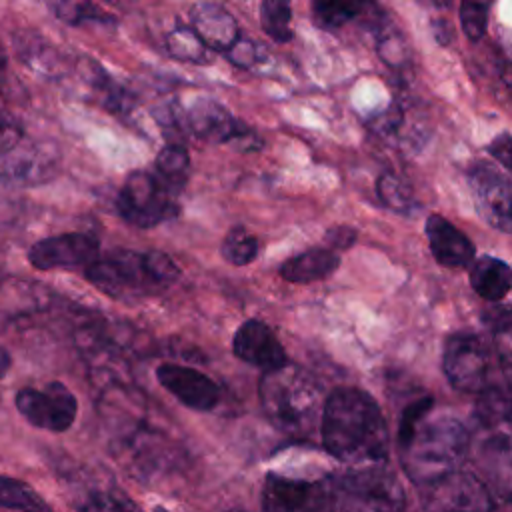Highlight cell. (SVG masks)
<instances>
[{
    "mask_svg": "<svg viewBox=\"0 0 512 512\" xmlns=\"http://www.w3.org/2000/svg\"><path fill=\"white\" fill-rule=\"evenodd\" d=\"M320 434L324 448L352 466L382 464L388 450L384 416L362 390L340 388L332 392L322 410Z\"/></svg>",
    "mask_w": 512,
    "mask_h": 512,
    "instance_id": "cell-1",
    "label": "cell"
},
{
    "mask_svg": "<svg viewBox=\"0 0 512 512\" xmlns=\"http://www.w3.org/2000/svg\"><path fill=\"white\" fill-rule=\"evenodd\" d=\"M400 460L412 482L438 484L458 472L470 452V432L456 418H420L398 432Z\"/></svg>",
    "mask_w": 512,
    "mask_h": 512,
    "instance_id": "cell-2",
    "label": "cell"
},
{
    "mask_svg": "<svg viewBox=\"0 0 512 512\" xmlns=\"http://www.w3.org/2000/svg\"><path fill=\"white\" fill-rule=\"evenodd\" d=\"M88 282L116 300H138L168 290L180 276V268L162 250H112L98 256L86 270Z\"/></svg>",
    "mask_w": 512,
    "mask_h": 512,
    "instance_id": "cell-3",
    "label": "cell"
},
{
    "mask_svg": "<svg viewBox=\"0 0 512 512\" xmlns=\"http://www.w3.org/2000/svg\"><path fill=\"white\" fill-rule=\"evenodd\" d=\"M470 448L492 492L512 500V386L488 388L474 408Z\"/></svg>",
    "mask_w": 512,
    "mask_h": 512,
    "instance_id": "cell-4",
    "label": "cell"
},
{
    "mask_svg": "<svg viewBox=\"0 0 512 512\" xmlns=\"http://www.w3.org/2000/svg\"><path fill=\"white\" fill-rule=\"evenodd\" d=\"M258 396L266 418L288 436H308L322 420V392L318 382L300 366L286 362L264 372Z\"/></svg>",
    "mask_w": 512,
    "mask_h": 512,
    "instance_id": "cell-5",
    "label": "cell"
},
{
    "mask_svg": "<svg viewBox=\"0 0 512 512\" xmlns=\"http://www.w3.org/2000/svg\"><path fill=\"white\" fill-rule=\"evenodd\" d=\"M176 194L156 172L134 170L126 176L116 196L118 214L132 226L152 228L178 214Z\"/></svg>",
    "mask_w": 512,
    "mask_h": 512,
    "instance_id": "cell-6",
    "label": "cell"
},
{
    "mask_svg": "<svg viewBox=\"0 0 512 512\" xmlns=\"http://www.w3.org/2000/svg\"><path fill=\"white\" fill-rule=\"evenodd\" d=\"M404 490L398 478L380 464L360 466L342 486L340 512H402Z\"/></svg>",
    "mask_w": 512,
    "mask_h": 512,
    "instance_id": "cell-7",
    "label": "cell"
},
{
    "mask_svg": "<svg viewBox=\"0 0 512 512\" xmlns=\"http://www.w3.org/2000/svg\"><path fill=\"white\" fill-rule=\"evenodd\" d=\"M338 492L330 480H300L268 474L262 512H336Z\"/></svg>",
    "mask_w": 512,
    "mask_h": 512,
    "instance_id": "cell-8",
    "label": "cell"
},
{
    "mask_svg": "<svg viewBox=\"0 0 512 512\" xmlns=\"http://www.w3.org/2000/svg\"><path fill=\"white\" fill-rule=\"evenodd\" d=\"M444 374L456 390L482 394L490 388V350L476 334H452L444 346Z\"/></svg>",
    "mask_w": 512,
    "mask_h": 512,
    "instance_id": "cell-9",
    "label": "cell"
},
{
    "mask_svg": "<svg viewBox=\"0 0 512 512\" xmlns=\"http://www.w3.org/2000/svg\"><path fill=\"white\" fill-rule=\"evenodd\" d=\"M60 154L54 144L20 138L0 152V182L10 186H38L58 172Z\"/></svg>",
    "mask_w": 512,
    "mask_h": 512,
    "instance_id": "cell-10",
    "label": "cell"
},
{
    "mask_svg": "<svg viewBox=\"0 0 512 512\" xmlns=\"http://www.w3.org/2000/svg\"><path fill=\"white\" fill-rule=\"evenodd\" d=\"M14 402L32 426L48 432L68 430L78 414L76 396L60 382H50L44 388H20Z\"/></svg>",
    "mask_w": 512,
    "mask_h": 512,
    "instance_id": "cell-11",
    "label": "cell"
},
{
    "mask_svg": "<svg viewBox=\"0 0 512 512\" xmlns=\"http://www.w3.org/2000/svg\"><path fill=\"white\" fill-rule=\"evenodd\" d=\"M100 256V242L86 232H68L38 240L28 250V260L38 270L88 268Z\"/></svg>",
    "mask_w": 512,
    "mask_h": 512,
    "instance_id": "cell-12",
    "label": "cell"
},
{
    "mask_svg": "<svg viewBox=\"0 0 512 512\" xmlns=\"http://www.w3.org/2000/svg\"><path fill=\"white\" fill-rule=\"evenodd\" d=\"M470 188L480 216L490 226L512 234V180L480 164L470 172Z\"/></svg>",
    "mask_w": 512,
    "mask_h": 512,
    "instance_id": "cell-13",
    "label": "cell"
},
{
    "mask_svg": "<svg viewBox=\"0 0 512 512\" xmlns=\"http://www.w3.org/2000/svg\"><path fill=\"white\" fill-rule=\"evenodd\" d=\"M156 378L162 388H166L178 402L192 410L208 412L220 400L218 384L196 368L180 364H160L156 368Z\"/></svg>",
    "mask_w": 512,
    "mask_h": 512,
    "instance_id": "cell-14",
    "label": "cell"
},
{
    "mask_svg": "<svg viewBox=\"0 0 512 512\" xmlns=\"http://www.w3.org/2000/svg\"><path fill=\"white\" fill-rule=\"evenodd\" d=\"M184 126L194 138L212 144H234L248 128L238 118H234L228 108L206 96L194 100L188 106L184 112Z\"/></svg>",
    "mask_w": 512,
    "mask_h": 512,
    "instance_id": "cell-15",
    "label": "cell"
},
{
    "mask_svg": "<svg viewBox=\"0 0 512 512\" xmlns=\"http://www.w3.org/2000/svg\"><path fill=\"white\" fill-rule=\"evenodd\" d=\"M232 350L242 360L264 372L280 368L288 362L284 346L274 330L262 320H246L232 338Z\"/></svg>",
    "mask_w": 512,
    "mask_h": 512,
    "instance_id": "cell-16",
    "label": "cell"
},
{
    "mask_svg": "<svg viewBox=\"0 0 512 512\" xmlns=\"http://www.w3.org/2000/svg\"><path fill=\"white\" fill-rule=\"evenodd\" d=\"M190 28L212 52H226L238 40L234 16L216 2H198L190 8Z\"/></svg>",
    "mask_w": 512,
    "mask_h": 512,
    "instance_id": "cell-17",
    "label": "cell"
},
{
    "mask_svg": "<svg viewBox=\"0 0 512 512\" xmlns=\"http://www.w3.org/2000/svg\"><path fill=\"white\" fill-rule=\"evenodd\" d=\"M426 236L430 252L438 264L448 268H460L472 262L474 246L472 242L446 218L432 214L426 220Z\"/></svg>",
    "mask_w": 512,
    "mask_h": 512,
    "instance_id": "cell-18",
    "label": "cell"
},
{
    "mask_svg": "<svg viewBox=\"0 0 512 512\" xmlns=\"http://www.w3.org/2000/svg\"><path fill=\"white\" fill-rule=\"evenodd\" d=\"M438 502L442 504L440 512H490L492 494L490 490L472 474L454 472L448 478L440 480Z\"/></svg>",
    "mask_w": 512,
    "mask_h": 512,
    "instance_id": "cell-19",
    "label": "cell"
},
{
    "mask_svg": "<svg viewBox=\"0 0 512 512\" xmlns=\"http://www.w3.org/2000/svg\"><path fill=\"white\" fill-rule=\"evenodd\" d=\"M340 264V258L330 248H312L288 258L280 266V276L294 284H308L330 276Z\"/></svg>",
    "mask_w": 512,
    "mask_h": 512,
    "instance_id": "cell-20",
    "label": "cell"
},
{
    "mask_svg": "<svg viewBox=\"0 0 512 512\" xmlns=\"http://www.w3.org/2000/svg\"><path fill=\"white\" fill-rule=\"evenodd\" d=\"M474 292L486 300H500L512 288V268L494 256H480L470 268Z\"/></svg>",
    "mask_w": 512,
    "mask_h": 512,
    "instance_id": "cell-21",
    "label": "cell"
},
{
    "mask_svg": "<svg viewBox=\"0 0 512 512\" xmlns=\"http://www.w3.org/2000/svg\"><path fill=\"white\" fill-rule=\"evenodd\" d=\"M156 176L178 196L186 186L190 172V156L182 142H168L156 156Z\"/></svg>",
    "mask_w": 512,
    "mask_h": 512,
    "instance_id": "cell-22",
    "label": "cell"
},
{
    "mask_svg": "<svg viewBox=\"0 0 512 512\" xmlns=\"http://www.w3.org/2000/svg\"><path fill=\"white\" fill-rule=\"evenodd\" d=\"M0 506L16 512H52L48 502L26 482L0 474Z\"/></svg>",
    "mask_w": 512,
    "mask_h": 512,
    "instance_id": "cell-23",
    "label": "cell"
},
{
    "mask_svg": "<svg viewBox=\"0 0 512 512\" xmlns=\"http://www.w3.org/2000/svg\"><path fill=\"white\" fill-rule=\"evenodd\" d=\"M486 322L494 336V350L502 374L506 376L508 386H512V308L490 310Z\"/></svg>",
    "mask_w": 512,
    "mask_h": 512,
    "instance_id": "cell-24",
    "label": "cell"
},
{
    "mask_svg": "<svg viewBox=\"0 0 512 512\" xmlns=\"http://www.w3.org/2000/svg\"><path fill=\"white\" fill-rule=\"evenodd\" d=\"M54 14L68 26L114 24L116 18L100 8L94 0H56Z\"/></svg>",
    "mask_w": 512,
    "mask_h": 512,
    "instance_id": "cell-25",
    "label": "cell"
},
{
    "mask_svg": "<svg viewBox=\"0 0 512 512\" xmlns=\"http://www.w3.org/2000/svg\"><path fill=\"white\" fill-rule=\"evenodd\" d=\"M366 0H312V12L318 26L326 30H338L356 18Z\"/></svg>",
    "mask_w": 512,
    "mask_h": 512,
    "instance_id": "cell-26",
    "label": "cell"
},
{
    "mask_svg": "<svg viewBox=\"0 0 512 512\" xmlns=\"http://www.w3.org/2000/svg\"><path fill=\"white\" fill-rule=\"evenodd\" d=\"M166 50L176 60L192 62V64L208 62L212 52L206 48V44L196 36V32L190 26H178L170 30L166 36Z\"/></svg>",
    "mask_w": 512,
    "mask_h": 512,
    "instance_id": "cell-27",
    "label": "cell"
},
{
    "mask_svg": "<svg viewBox=\"0 0 512 512\" xmlns=\"http://www.w3.org/2000/svg\"><path fill=\"white\" fill-rule=\"evenodd\" d=\"M260 26L274 42L292 38V0H262Z\"/></svg>",
    "mask_w": 512,
    "mask_h": 512,
    "instance_id": "cell-28",
    "label": "cell"
},
{
    "mask_svg": "<svg viewBox=\"0 0 512 512\" xmlns=\"http://www.w3.org/2000/svg\"><path fill=\"white\" fill-rule=\"evenodd\" d=\"M224 260L232 266H246L258 256V240L244 226H234L222 240L220 248Z\"/></svg>",
    "mask_w": 512,
    "mask_h": 512,
    "instance_id": "cell-29",
    "label": "cell"
},
{
    "mask_svg": "<svg viewBox=\"0 0 512 512\" xmlns=\"http://www.w3.org/2000/svg\"><path fill=\"white\" fill-rule=\"evenodd\" d=\"M18 56L26 62V66L34 68L42 74H56L60 66L58 52H54V46L44 44L42 38H28L22 34V42H18L16 48Z\"/></svg>",
    "mask_w": 512,
    "mask_h": 512,
    "instance_id": "cell-30",
    "label": "cell"
},
{
    "mask_svg": "<svg viewBox=\"0 0 512 512\" xmlns=\"http://www.w3.org/2000/svg\"><path fill=\"white\" fill-rule=\"evenodd\" d=\"M378 196L382 200V204H386L390 210L396 212H406L412 206V190L410 186L396 174L386 172L378 178L376 184Z\"/></svg>",
    "mask_w": 512,
    "mask_h": 512,
    "instance_id": "cell-31",
    "label": "cell"
},
{
    "mask_svg": "<svg viewBox=\"0 0 512 512\" xmlns=\"http://www.w3.org/2000/svg\"><path fill=\"white\" fill-rule=\"evenodd\" d=\"M492 0H462L460 22L470 40H480L488 24V8Z\"/></svg>",
    "mask_w": 512,
    "mask_h": 512,
    "instance_id": "cell-32",
    "label": "cell"
},
{
    "mask_svg": "<svg viewBox=\"0 0 512 512\" xmlns=\"http://www.w3.org/2000/svg\"><path fill=\"white\" fill-rule=\"evenodd\" d=\"M80 512H142L130 498L118 492H94L90 494Z\"/></svg>",
    "mask_w": 512,
    "mask_h": 512,
    "instance_id": "cell-33",
    "label": "cell"
},
{
    "mask_svg": "<svg viewBox=\"0 0 512 512\" xmlns=\"http://www.w3.org/2000/svg\"><path fill=\"white\" fill-rule=\"evenodd\" d=\"M226 58L238 68H252L260 60V46L250 38H240L224 52Z\"/></svg>",
    "mask_w": 512,
    "mask_h": 512,
    "instance_id": "cell-34",
    "label": "cell"
},
{
    "mask_svg": "<svg viewBox=\"0 0 512 512\" xmlns=\"http://www.w3.org/2000/svg\"><path fill=\"white\" fill-rule=\"evenodd\" d=\"M488 152L512 174V136L510 134H498L488 144Z\"/></svg>",
    "mask_w": 512,
    "mask_h": 512,
    "instance_id": "cell-35",
    "label": "cell"
},
{
    "mask_svg": "<svg viewBox=\"0 0 512 512\" xmlns=\"http://www.w3.org/2000/svg\"><path fill=\"white\" fill-rule=\"evenodd\" d=\"M356 238V232L352 228H346V226H338V228H332L328 230L326 234V242L332 246V248H348Z\"/></svg>",
    "mask_w": 512,
    "mask_h": 512,
    "instance_id": "cell-36",
    "label": "cell"
},
{
    "mask_svg": "<svg viewBox=\"0 0 512 512\" xmlns=\"http://www.w3.org/2000/svg\"><path fill=\"white\" fill-rule=\"evenodd\" d=\"M8 368H10V354L0 346V378L6 374Z\"/></svg>",
    "mask_w": 512,
    "mask_h": 512,
    "instance_id": "cell-37",
    "label": "cell"
},
{
    "mask_svg": "<svg viewBox=\"0 0 512 512\" xmlns=\"http://www.w3.org/2000/svg\"><path fill=\"white\" fill-rule=\"evenodd\" d=\"M6 66H8V56H6V48H4V44L0 42V84H2L4 76H6Z\"/></svg>",
    "mask_w": 512,
    "mask_h": 512,
    "instance_id": "cell-38",
    "label": "cell"
},
{
    "mask_svg": "<svg viewBox=\"0 0 512 512\" xmlns=\"http://www.w3.org/2000/svg\"><path fill=\"white\" fill-rule=\"evenodd\" d=\"M434 4H438V6H446L450 0H432Z\"/></svg>",
    "mask_w": 512,
    "mask_h": 512,
    "instance_id": "cell-39",
    "label": "cell"
},
{
    "mask_svg": "<svg viewBox=\"0 0 512 512\" xmlns=\"http://www.w3.org/2000/svg\"><path fill=\"white\" fill-rule=\"evenodd\" d=\"M154 512H166V510H164V508H156Z\"/></svg>",
    "mask_w": 512,
    "mask_h": 512,
    "instance_id": "cell-40",
    "label": "cell"
}]
</instances>
